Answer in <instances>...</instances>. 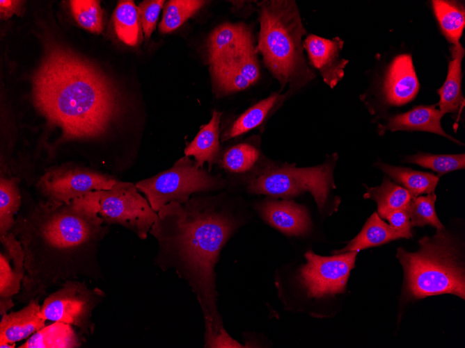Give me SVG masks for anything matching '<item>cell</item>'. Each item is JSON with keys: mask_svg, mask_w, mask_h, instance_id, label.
I'll return each mask as SVG.
<instances>
[{"mask_svg": "<svg viewBox=\"0 0 465 348\" xmlns=\"http://www.w3.org/2000/svg\"><path fill=\"white\" fill-rule=\"evenodd\" d=\"M251 33L244 24L226 23L211 33L207 42L208 62L229 63L242 53Z\"/></svg>", "mask_w": 465, "mask_h": 348, "instance_id": "obj_16", "label": "cell"}, {"mask_svg": "<svg viewBox=\"0 0 465 348\" xmlns=\"http://www.w3.org/2000/svg\"><path fill=\"white\" fill-rule=\"evenodd\" d=\"M70 10L76 22L84 29L100 34L104 27L103 10L95 0H72Z\"/></svg>", "mask_w": 465, "mask_h": 348, "instance_id": "obj_32", "label": "cell"}, {"mask_svg": "<svg viewBox=\"0 0 465 348\" xmlns=\"http://www.w3.org/2000/svg\"><path fill=\"white\" fill-rule=\"evenodd\" d=\"M199 0H171L164 9L159 28L161 33L173 31L191 17L206 3Z\"/></svg>", "mask_w": 465, "mask_h": 348, "instance_id": "obj_29", "label": "cell"}, {"mask_svg": "<svg viewBox=\"0 0 465 348\" xmlns=\"http://www.w3.org/2000/svg\"><path fill=\"white\" fill-rule=\"evenodd\" d=\"M116 182L90 169L63 165L47 169L38 180L37 188L46 200L69 204L88 192L109 190Z\"/></svg>", "mask_w": 465, "mask_h": 348, "instance_id": "obj_10", "label": "cell"}, {"mask_svg": "<svg viewBox=\"0 0 465 348\" xmlns=\"http://www.w3.org/2000/svg\"><path fill=\"white\" fill-rule=\"evenodd\" d=\"M412 233L404 232L386 224L375 212L368 219L360 233L343 249L336 253L356 251L379 246L399 238H410Z\"/></svg>", "mask_w": 465, "mask_h": 348, "instance_id": "obj_20", "label": "cell"}, {"mask_svg": "<svg viewBox=\"0 0 465 348\" xmlns=\"http://www.w3.org/2000/svg\"><path fill=\"white\" fill-rule=\"evenodd\" d=\"M222 185L221 179L198 167L188 156L179 159L171 168L136 183L155 212L169 202L186 203L194 193Z\"/></svg>", "mask_w": 465, "mask_h": 348, "instance_id": "obj_6", "label": "cell"}, {"mask_svg": "<svg viewBox=\"0 0 465 348\" xmlns=\"http://www.w3.org/2000/svg\"><path fill=\"white\" fill-rule=\"evenodd\" d=\"M408 163L431 169L442 175L465 167V154H432L418 152L404 158Z\"/></svg>", "mask_w": 465, "mask_h": 348, "instance_id": "obj_30", "label": "cell"}, {"mask_svg": "<svg viewBox=\"0 0 465 348\" xmlns=\"http://www.w3.org/2000/svg\"><path fill=\"white\" fill-rule=\"evenodd\" d=\"M333 162L306 168L284 165L274 168L251 181L249 192L277 197H290L308 191L318 208L324 206L330 188L334 186Z\"/></svg>", "mask_w": 465, "mask_h": 348, "instance_id": "obj_7", "label": "cell"}, {"mask_svg": "<svg viewBox=\"0 0 465 348\" xmlns=\"http://www.w3.org/2000/svg\"><path fill=\"white\" fill-rule=\"evenodd\" d=\"M436 196L434 192L426 196L412 197L407 206L411 226L423 227L429 225L436 229L444 228L436 213Z\"/></svg>", "mask_w": 465, "mask_h": 348, "instance_id": "obj_31", "label": "cell"}, {"mask_svg": "<svg viewBox=\"0 0 465 348\" xmlns=\"http://www.w3.org/2000/svg\"><path fill=\"white\" fill-rule=\"evenodd\" d=\"M33 101L64 140L98 138L122 113L111 81L88 60L56 44L47 48L33 78Z\"/></svg>", "mask_w": 465, "mask_h": 348, "instance_id": "obj_3", "label": "cell"}, {"mask_svg": "<svg viewBox=\"0 0 465 348\" xmlns=\"http://www.w3.org/2000/svg\"><path fill=\"white\" fill-rule=\"evenodd\" d=\"M381 218L388 221L389 224L400 231L411 233V224L409 213L407 208L397 209L390 211L384 215Z\"/></svg>", "mask_w": 465, "mask_h": 348, "instance_id": "obj_36", "label": "cell"}, {"mask_svg": "<svg viewBox=\"0 0 465 348\" xmlns=\"http://www.w3.org/2000/svg\"><path fill=\"white\" fill-rule=\"evenodd\" d=\"M238 69L241 74L251 85L259 79V65L253 42L251 43L246 49L239 63Z\"/></svg>", "mask_w": 465, "mask_h": 348, "instance_id": "obj_35", "label": "cell"}, {"mask_svg": "<svg viewBox=\"0 0 465 348\" xmlns=\"http://www.w3.org/2000/svg\"><path fill=\"white\" fill-rule=\"evenodd\" d=\"M105 296L99 288L90 289L85 281H67L44 299L40 316L74 326L82 336L91 335L95 326L92 321L93 311Z\"/></svg>", "mask_w": 465, "mask_h": 348, "instance_id": "obj_8", "label": "cell"}, {"mask_svg": "<svg viewBox=\"0 0 465 348\" xmlns=\"http://www.w3.org/2000/svg\"><path fill=\"white\" fill-rule=\"evenodd\" d=\"M112 20L115 32L120 40L131 47L139 44L141 23L134 1H119Z\"/></svg>", "mask_w": 465, "mask_h": 348, "instance_id": "obj_26", "label": "cell"}, {"mask_svg": "<svg viewBox=\"0 0 465 348\" xmlns=\"http://www.w3.org/2000/svg\"><path fill=\"white\" fill-rule=\"evenodd\" d=\"M258 209L268 223L287 234L300 235L309 230L310 222L306 209L292 201H267Z\"/></svg>", "mask_w": 465, "mask_h": 348, "instance_id": "obj_18", "label": "cell"}, {"mask_svg": "<svg viewBox=\"0 0 465 348\" xmlns=\"http://www.w3.org/2000/svg\"><path fill=\"white\" fill-rule=\"evenodd\" d=\"M364 198L371 199L377 204L378 214L381 217L386 213L397 209L407 208L413 196L404 187L384 177L379 186L368 188Z\"/></svg>", "mask_w": 465, "mask_h": 348, "instance_id": "obj_25", "label": "cell"}, {"mask_svg": "<svg viewBox=\"0 0 465 348\" xmlns=\"http://www.w3.org/2000/svg\"><path fill=\"white\" fill-rule=\"evenodd\" d=\"M236 228L235 220L204 200L171 201L158 211L150 233L157 240L155 264L175 269L196 294L205 320V347H232L217 309L214 267L220 251Z\"/></svg>", "mask_w": 465, "mask_h": 348, "instance_id": "obj_2", "label": "cell"}, {"mask_svg": "<svg viewBox=\"0 0 465 348\" xmlns=\"http://www.w3.org/2000/svg\"><path fill=\"white\" fill-rule=\"evenodd\" d=\"M443 115L436 106H418L411 110L392 115L384 124H378L380 135L386 131H418L434 133L462 145V142L446 133L442 129L441 120Z\"/></svg>", "mask_w": 465, "mask_h": 348, "instance_id": "obj_15", "label": "cell"}, {"mask_svg": "<svg viewBox=\"0 0 465 348\" xmlns=\"http://www.w3.org/2000/svg\"><path fill=\"white\" fill-rule=\"evenodd\" d=\"M85 341L72 326L61 322L45 326L34 333L19 348H77Z\"/></svg>", "mask_w": 465, "mask_h": 348, "instance_id": "obj_22", "label": "cell"}, {"mask_svg": "<svg viewBox=\"0 0 465 348\" xmlns=\"http://www.w3.org/2000/svg\"><path fill=\"white\" fill-rule=\"evenodd\" d=\"M450 50L451 59L447 76L443 85L437 90L439 95V110L443 115L447 113L455 114L464 106L462 92V63L465 50L460 42L452 44Z\"/></svg>", "mask_w": 465, "mask_h": 348, "instance_id": "obj_19", "label": "cell"}, {"mask_svg": "<svg viewBox=\"0 0 465 348\" xmlns=\"http://www.w3.org/2000/svg\"><path fill=\"white\" fill-rule=\"evenodd\" d=\"M221 113L214 110L210 121L203 126L191 142L184 149L185 156H194L198 167L208 163L209 168L219 155V124Z\"/></svg>", "mask_w": 465, "mask_h": 348, "instance_id": "obj_21", "label": "cell"}, {"mask_svg": "<svg viewBox=\"0 0 465 348\" xmlns=\"http://www.w3.org/2000/svg\"><path fill=\"white\" fill-rule=\"evenodd\" d=\"M281 97L279 94L272 93L249 108L222 134L221 141L241 135L259 126Z\"/></svg>", "mask_w": 465, "mask_h": 348, "instance_id": "obj_27", "label": "cell"}, {"mask_svg": "<svg viewBox=\"0 0 465 348\" xmlns=\"http://www.w3.org/2000/svg\"><path fill=\"white\" fill-rule=\"evenodd\" d=\"M419 90V82L410 54L397 56L386 72L382 88L384 102L402 106L412 101Z\"/></svg>", "mask_w": 465, "mask_h": 348, "instance_id": "obj_14", "label": "cell"}, {"mask_svg": "<svg viewBox=\"0 0 465 348\" xmlns=\"http://www.w3.org/2000/svg\"><path fill=\"white\" fill-rule=\"evenodd\" d=\"M100 191L69 204L40 201L17 215L10 232L24 253L25 275L15 296L19 302L41 299L48 288L67 281L103 279L97 251L108 227L99 215Z\"/></svg>", "mask_w": 465, "mask_h": 348, "instance_id": "obj_1", "label": "cell"}, {"mask_svg": "<svg viewBox=\"0 0 465 348\" xmlns=\"http://www.w3.org/2000/svg\"><path fill=\"white\" fill-rule=\"evenodd\" d=\"M16 177H1L0 180V235L10 232L15 224L14 215L22 205L21 193Z\"/></svg>", "mask_w": 465, "mask_h": 348, "instance_id": "obj_28", "label": "cell"}, {"mask_svg": "<svg viewBox=\"0 0 465 348\" xmlns=\"http://www.w3.org/2000/svg\"><path fill=\"white\" fill-rule=\"evenodd\" d=\"M259 6L260 33L257 49L281 89L299 88L315 75L304 58L302 37L306 34L294 1H263Z\"/></svg>", "mask_w": 465, "mask_h": 348, "instance_id": "obj_4", "label": "cell"}, {"mask_svg": "<svg viewBox=\"0 0 465 348\" xmlns=\"http://www.w3.org/2000/svg\"><path fill=\"white\" fill-rule=\"evenodd\" d=\"M418 243L416 252L402 247L397 251L404 272V297L417 299L448 293L464 299V269L456 240L443 228L436 229L432 237H423Z\"/></svg>", "mask_w": 465, "mask_h": 348, "instance_id": "obj_5", "label": "cell"}, {"mask_svg": "<svg viewBox=\"0 0 465 348\" xmlns=\"http://www.w3.org/2000/svg\"><path fill=\"white\" fill-rule=\"evenodd\" d=\"M432 9L445 38L451 44L459 42L465 27V9L459 1H432Z\"/></svg>", "mask_w": 465, "mask_h": 348, "instance_id": "obj_24", "label": "cell"}, {"mask_svg": "<svg viewBox=\"0 0 465 348\" xmlns=\"http://www.w3.org/2000/svg\"><path fill=\"white\" fill-rule=\"evenodd\" d=\"M23 2L22 1L1 0L0 13L1 19H7L13 14L21 15Z\"/></svg>", "mask_w": 465, "mask_h": 348, "instance_id": "obj_37", "label": "cell"}, {"mask_svg": "<svg viewBox=\"0 0 465 348\" xmlns=\"http://www.w3.org/2000/svg\"><path fill=\"white\" fill-rule=\"evenodd\" d=\"M40 299H33L23 308L1 315L0 345L22 340L45 326L46 320L40 316Z\"/></svg>", "mask_w": 465, "mask_h": 348, "instance_id": "obj_17", "label": "cell"}, {"mask_svg": "<svg viewBox=\"0 0 465 348\" xmlns=\"http://www.w3.org/2000/svg\"><path fill=\"white\" fill-rule=\"evenodd\" d=\"M0 314L7 313L15 304L13 297L21 290L25 275L24 253L19 240L12 232L0 235Z\"/></svg>", "mask_w": 465, "mask_h": 348, "instance_id": "obj_12", "label": "cell"}, {"mask_svg": "<svg viewBox=\"0 0 465 348\" xmlns=\"http://www.w3.org/2000/svg\"><path fill=\"white\" fill-rule=\"evenodd\" d=\"M258 158L259 151L254 146L241 143L226 150L220 163L229 172L242 173L249 170Z\"/></svg>", "mask_w": 465, "mask_h": 348, "instance_id": "obj_33", "label": "cell"}, {"mask_svg": "<svg viewBox=\"0 0 465 348\" xmlns=\"http://www.w3.org/2000/svg\"><path fill=\"white\" fill-rule=\"evenodd\" d=\"M375 166L395 182L402 185L413 197L433 193L439 181V177L432 173L391 165L379 160L375 163Z\"/></svg>", "mask_w": 465, "mask_h": 348, "instance_id": "obj_23", "label": "cell"}, {"mask_svg": "<svg viewBox=\"0 0 465 348\" xmlns=\"http://www.w3.org/2000/svg\"><path fill=\"white\" fill-rule=\"evenodd\" d=\"M0 347L1 348H15V343L1 345Z\"/></svg>", "mask_w": 465, "mask_h": 348, "instance_id": "obj_38", "label": "cell"}, {"mask_svg": "<svg viewBox=\"0 0 465 348\" xmlns=\"http://www.w3.org/2000/svg\"><path fill=\"white\" fill-rule=\"evenodd\" d=\"M344 41L339 37L332 40L309 35L303 42L311 65L317 69L325 83L333 88L343 78L349 60L340 57Z\"/></svg>", "mask_w": 465, "mask_h": 348, "instance_id": "obj_13", "label": "cell"}, {"mask_svg": "<svg viewBox=\"0 0 465 348\" xmlns=\"http://www.w3.org/2000/svg\"><path fill=\"white\" fill-rule=\"evenodd\" d=\"M99 204V215L105 224L125 226L142 240L158 218L148 199L129 182L117 181L111 189L100 190Z\"/></svg>", "mask_w": 465, "mask_h": 348, "instance_id": "obj_9", "label": "cell"}, {"mask_svg": "<svg viewBox=\"0 0 465 348\" xmlns=\"http://www.w3.org/2000/svg\"><path fill=\"white\" fill-rule=\"evenodd\" d=\"M358 251L321 256L312 251L306 253V264L299 272V281L310 297L321 298L344 292Z\"/></svg>", "mask_w": 465, "mask_h": 348, "instance_id": "obj_11", "label": "cell"}, {"mask_svg": "<svg viewBox=\"0 0 465 348\" xmlns=\"http://www.w3.org/2000/svg\"><path fill=\"white\" fill-rule=\"evenodd\" d=\"M164 3V0L143 1L137 7L140 23L146 40L150 39L155 29L160 10Z\"/></svg>", "mask_w": 465, "mask_h": 348, "instance_id": "obj_34", "label": "cell"}]
</instances>
